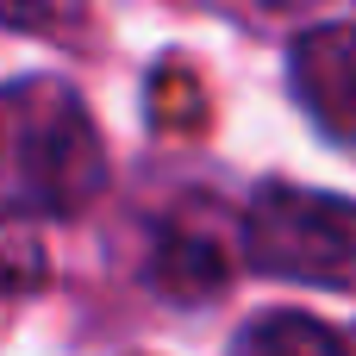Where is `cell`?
I'll list each match as a JSON object with an SVG mask.
<instances>
[{"mask_svg": "<svg viewBox=\"0 0 356 356\" xmlns=\"http://www.w3.org/2000/svg\"><path fill=\"white\" fill-rule=\"evenodd\" d=\"M244 263L282 282L356 288V200L269 181L244 213Z\"/></svg>", "mask_w": 356, "mask_h": 356, "instance_id": "1", "label": "cell"}, {"mask_svg": "<svg viewBox=\"0 0 356 356\" xmlns=\"http://www.w3.org/2000/svg\"><path fill=\"white\" fill-rule=\"evenodd\" d=\"M6 125H13V156L19 181L38 207L50 213H81L100 181H106V150L88 119V106L63 81H19L6 94Z\"/></svg>", "mask_w": 356, "mask_h": 356, "instance_id": "2", "label": "cell"}, {"mask_svg": "<svg viewBox=\"0 0 356 356\" xmlns=\"http://www.w3.org/2000/svg\"><path fill=\"white\" fill-rule=\"evenodd\" d=\"M288 69H294V94H300L307 119L332 144L356 150V25H313V31H300Z\"/></svg>", "mask_w": 356, "mask_h": 356, "instance_id": "3", "label": "cell"}, {"mask_svg": "<svg viewBox=\"0 0 356 356\" xmlns=\"http://www.w3.org/2000/svg\"><path fill=\"white\" fill-rule=\"evenodd\" d=\"M150 275H156V288L175 294V300H200V294H219V288H225V275H232V244H225V232L213 225V207H188V213H175V219L156 232Z\"/></svg>", "mask_w": 356, "mask_h": 356, "instance_id": "4", "label": "cell"}, {"mask_svg": "<svg viewBox=\"0 0 356 356\" xmlns=\"http://www.w3.org/2000/svg\"><path fill=\"white\" fill-rule=\"evenodd\" d=\"M232 356H350V350L338 344V332H325L307 313H263L232 338Z\"/></svg>", "mask_w": 356, "mask_h": 356, "instance_id": "5", "label": "cell"}, {"mask_svg": "<svg viewBox=\"0 0 356 356\" xmlns=\"http://www.w3.org/2000/svg\"><path fill=\"white\" fill-rule=\"evenodd\" d=\"M44 282H50V250H44L38 225L19 207H0V300L31 294Z\"/></svg>", "mask_w": 356, "mask_h": 356, "instance_id": "6", "label": "cell"}, {"mask_svg": "<svg viewBox=\"0 0 356 356\" xmlns=\"http://www.w3.org/2000/svg\"><path fill=\"white\" fill-rule=\"evenodd\" d=\"M69 6L75 0H0V25H13V31H50V25L69 19Z\"/></svg>", "mask_w": 356, "mask_h": 356, "instance_id": "7", "label": "cell"}, {"mask_svg": "<svg viewBox=\"0 0 356 356\" xmlns=\"http://www.w3.org/2000/svg\"><path fill=\"white\" fill-rule=\"evenodd\" d=\"M350 356H356V344H350Z\"/></svg>", "mask_w": 356, "mask_h": 356, "instance_id": "8", "label": "cell"}]
</instances>
